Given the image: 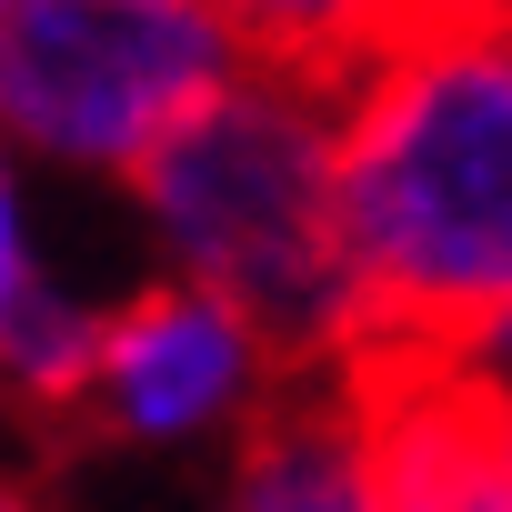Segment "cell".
<instances>
[{
    "label": "cell",
    "instance_id": "6da1fadb",
    "mask_svg": "<svg viewBox=\"0 0 512 512\" xmlns=\"http://www.w3.org/2000/svg\"><path fill=\"white\" fill-rule=\"evenodd\" d=\"M332 201L352 322L342 342L482 352L512 312V31L502 11L402 41L342 91Z\"/></svg>",
    "mask_w": 512,
    "mask_h": 512
},
{
    "label": "cell",
    "instance_id": "7a4b0ae2",
    "mask_svg": "<svg viewBox=\"0 0 512 512\" xmlns=\"http://www.w3.org/2000/svg\"><path fill=\"white\" fill-rule=\"evenodd\" d=\"M332 91H302L282 71L221 81L181 131H161L131 171L181 272L251 322L272 352V382L332 372L352 322V262H342V201H332Z\"/></svg>",
    "mask_w": 512,
    "mask_h": 512
},
{
    "label": "cell",
    "instance_id": "3957f363",
    "mask_svg": "<svg viewBox=\"0 0 512 512\" xmlns=\"http://www.w3.org/2000/svg\"><path fill=\"white\" fill-rule=\"evenodd\" d=\"M211 0H0V131L81 171H141L231 81Z\"/></svg>",
    "mask_w": 512,
    "mask_h": 512
},
{
    "label": "cell",
    "instance_id": "277c9868",
    "mask_svg": "<svg viewBox=\"0 0 512 512\" xmlns=\"http://www.w3.org/2000/svg\"><path fill=\"white\" fill-rule=\"evenodd\" d=\"M332 392L382 512H512V392L472 352L342 342Z\"/></svg>",
    "mask_w": 512,
    "mask_h": 512
},
{
    "label": "cell",
    "instance_id": "5b68a950",
    "mask_svg": "<svg viewBox=\"0 0 512 512\" xmlns=\"http://www.w3.org/2000/svg\"><path fill=\"white\" fill-rule=\"evenodd\" d=\"M272 382V352L251 342V322L231 302H211L201 282H161L121 312H101L91 342V382L71 412V442H181L201 422H221L231 402H251Z\"/></svg>",
    "mask_w": 512,
    "mask_h": 512
},
{
    "label": "cell",
    "instance_id": "8992f818",
    "mask_svg": "<svg viewBox=\"0 0 512 512\" xmlns=\"http://www.w3.org/2000/svg\"><path fill=\"white\" fill-rule=\"evenodd\" d=\"M231 512H382L332 372H292V382L251 392L241 462H231Z\"/></svg>",
    "mask_w": 512,
    "mask_h": 512
},
{
    "label": "cell",
    "instance_id": "52a82bcc",
    "mask_svg": "<svg viewBox=\"0 0 512 512\" xmlns=\"http://www.w3.org/2000/svg\"><path fill=\"white\" fill-rule=\"evenodd\" d=\"M211 11L251 51V71H282V81L342 101L402 41L452 31V21H482V11H502V0H211Z\"/></svg>",
    "mask_w": 512,
    "mask_h": 512
},
{
    "label": "cell",
    "instance_id": "ba28073f",
    "mask_svg": "<svg viewBox=\"0 0 512 512\" xmlns=\"http://www.w3.org/2000/svg\"><path fill=\"white\" fill-rule=\"evenodd\" d=\"M472 362H482V372H492V382H502V392H512V312H502V322H492V332H482V352H472Z\"/></svg>",
    "mask_w": 512,
    "mask_h": 512
},
{
    "label": "cell",
    "instance_id": "9c48e42d",
    "mask_svg": "<svg viewBox=\"0 0 512 512\" xmlns=\"http://www.w3.org/2000/svg\"><path fill=\"white\" fill-rule=\"evenodd\" d=\"M0 512H31V492H21V482H11V472H0Z\"/></svg>",
    "mask_w": 512,
    "mask_h": 512
}]
</instances>
